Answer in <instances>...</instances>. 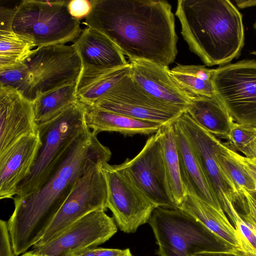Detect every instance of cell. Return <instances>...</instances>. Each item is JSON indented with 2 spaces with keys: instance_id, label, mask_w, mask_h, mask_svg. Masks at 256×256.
Returning <instances> with one entry per match:
<instances>
[{
  "instance_id": "11",
  "label": "cell",
  "mask_w": 256,
  "mask_h": 256,
  "mask_svg": "<svg viewBox=\"0 0 256 256\" xmlns=\"http://www.w3.org/2000/svg\"><path fill=\"white\" fill-rule=\"evenodd\" d=\"M92 106L164 125L173 123L186 112L152 96L133 80L130 74Z\"/></svg>"
},
{
  "instance_id": "6",
  "label": "cell",
  "mask_w": 256,
  "mask_h": 256,
  "mask_svg": "<svg viewBox=\"0 0 256 256\" xmlns=\"http://www.w3.org/2000/svg\"><path fill=\"white\" fill-rule=\"evenodd\" d=\"M68 1L22 0L11 8L10 29L36 48L74 42L82 29L70 14Z\"/></svg>"
},
{
  "instance_id": "28",
  "label": "cell",
  "mask_w": 256,
  "mask_h": 256,
  "mask_svg": "<svg viewBox=\"0 0 256 256\" xmlns=\"http://www.w3.org/2000/svg\"><path fill=\"white\" fill-rule=\"evenodd\" d=\"M34 44L12 30L0 31V68L24 62Z\"/></svg>"
},
{
  "instance_id": "31",
  "label": "cell",
  "mask_w": 256,
  "mask_h": 256,
  "mask_svg": "<svg viewBox=\"0 0 256 256\" xmlns=\"http://www.w3.org/2000/svg\"><path fill=\"white\" fill-rule=\"evenodd\" d=\"M234 206L240 216L256 230V200L246 190L238 194Z\"/></svg>"
},
{
  "instance_id": "37",
  "label": "cell",
  "mask_w": 256,
  "mask_h": 256,
  "mask_svg": "<svg viewBox=\"0 0 256 256\" xmlns=\"http://www.w3.org/2000/svg\"><path fill=\"white\" fill-rule=\"evenodd\" d=\"M235 2L240 8L256 6V0H236Z\"/></svg>"
},
{
  "instance_id": "13",
  "label": "cell",
  "mask_w": 256,
  "mask_h": 256,
  "mask_svg": "<svg viewBox=\"0 0 256 256\" xmlns=\"http://www.w3.org/2000/svg\"><path fill=\"white\" fill-rule=\"evenodd\" d=\"M176 123L185 134L204 175L224 213L234 207L236 188L220 168L216 157L220 140L200 126L188 114L183 112Z\"/></svg>"
},
{
  "instance_id": "19",
  "label": "cell",
  "mask_w": 256,
  "mask_h": 256,
  "mask_svg": "<svg viewBox=\"0 0 256 256\" xmlns=\"http://www.w3.org/2000/svg\"><path fill=\"white\" fill-rule=\"evenodd\" d=\"M173 124L181 178L187 194L202 200L218 210H223L208 184L188 139L175 121Z\"/></svg>"
},
{
  "instance_id": "24",
  "label": "cell",
  "mask_w": 256,
  "mask_h": 256,
  "mask_svg": "<svg viewBox=\"0 0 256 256\" xmlns=\"http://www.w3.org/2000/svg\"><path fill=\"white\" fill-rule=\"evenodd\" d=\"M173 123L164 125L160 129V142L170 196L178 208L188 194L181 178Z\"/></svg>"
},
{
  "instance_id": "33",
  "label": "cell",
  "mask_w": 256,
  "mask_h": 256,
  "mask_svg": "<svg viewBox=\"0 0 256 256\" xmlns=\"http://www.w3.org/2000/svg\"><path fill=\"white\" fill-rule=\"evenodd\" d=\"M0 256H16L8 228V222L0 220Z\"/></svg>"
},
{
  "instance_id": "39",
  "label": "cell",
  "mask_w": 256,
  "mask_h": 256,
  "mask_svg": "<svg viewBox=\"0 0 256 256\" xmlns=\"http://www.w3.org/2000/svg\"><path fill=\"white\" fill-rule=\"evenodd\" d=\"M248 192L256 200V190L254 191V192Z\"/></svg>"
},
{
  "instance_id": "30",
  "label": "cell",
  "mask_w": 256,
  "mask_h": 256,
  "mask_svg": "<svg viewBox=\"0 0 256 256\" xmlns=\"http://www.w3.org/2000/svg\"><path fill=\"white\" fill-rule=\"evenodd\" d=\"M0 86L14 89L30 100L29 74L23 62L0 68Z\"/></svg>"
},
{
  "instance_id": "36",
  "label": "cell",
  "mask_w": 256,
  "mask_h": 256,
  "mask_svg": "<svg viewBox=\"0 0 256 256\" xmlns=\"http://www.w3.org/2000/svg\"><path fill=\"white\" fill-rule=\"evenodd\" d=\"M232 152L234 156L244 165L248 172L252 176L256 185V158L249 159L233 150H232Z\"/></svg>"
},
{
  "instance_id": "35",
  "label": "cell",
  "mask_w": 256,
  "mask_h": 256,
  "mask_svg": "<svg viewBox=\"0 0 256 256\" xmlns=\"http://www.w3.org/2000/svg\"><path fill=\"white\" fill-rule=\"evenodd\" d=\"M192 256H256V253L245 248H235L226 251L200 252Z\"/></svg>"
},
{
  "instance_id": "27",
  "label": "cell",
  "mask_w": 256,
  "mask_h": 256,
  "mask_svg": "<svg viewBox=\"0 0 256 256\" xmlns=\"http://www.w3.org/2000/svg\"><path fill=\"white\" fill-rule=\"evenodd\" d=\"M216 157L224 172L232 180L238 192L244 190L248 192L256 190V185L242 163L232 154V150L220 141Z\"/></svg>"
},
{
  "instance_id": "15",
  "label": "cell",
  "mask_w": 256,
  "mask_h": 256,
  "mask_svg": "<svg viewBox=\"0 0 256 256\" xmlns=\"http://www.w3.org/2000/svg\"><path fill=\"white\" fill-rule=\"evenodd\" d=\"M38 132L32 102L18 90L0 86V155Z\"/></svg>"
},
{
  "instance_id": "40",
  "label": "cell",
  "mask_w": 256,
  "mask_h": 256,
  "mask_svg": "<svg viewBox=\"0 0 256 256\" xmlns=\"http://www.w3.org/2000/svg\"><path fill=\"white\" fill-rule=\"evenodd\" d=\"M132 256L131 252H130V251L129 252H128L127 254H124V255H122V256Z\"/></svg>"
},
{
  "instance_id": "3",
  "label": "cell",
  "mask_w": 256,
  "mask_h": 256,
  "mask_svg": "<svg viewBox=\"0 0 256 256\" xmlns=\"http://www.w3.org/2000/svg\"><path fill=\"white\" fill-rule=\"evenodd\" d=\"M176 16L190 50L207 66L224 65L244 45L242 14L228 0H178Z\"/></svg>"
},
{
  "instance_id": "14",
  "label": "cell",
  "mask_w": 256,
  "mask_h": 256,
  "mask_svg": "<svg viewBox=\"0 0 256 256\" xmlns=\"http://www.w3.org/2000/svg\"><path fill=\"white\" fill-rule=\"evenodd\" d=\"M118 166L156 207L178 208L170 198L168 188L160 130L148 139L136 156Z\"/></svg>"
},
{
  "instance_id": "38",
  "label": "cell",
  "mask_w": 256,
  "mask_h": 256,
  "mask_svg": "<svg viewBox=\"0 0 256 256\" xmlns=\"http://www.w3.org/2000/svg\"><path fill=\"white\" fill-rule=\"evenodd\" d=\"M21 256H36L32 254H30L28 251L26 252L25 253L22 254Z\"/></svg>"
},
{
  "instance_id": "10",
  "label": "cell",
  "mask_w": 256,
  "mask_h": 256,
  "mask_svg": "<svg viewBox=\"0 0 256 256\" xmlns=\"http://www.w3.org/2000/svg\"><path fill=\"white\" fill-rule=\"evenodd\" d=\"M102 164L94 166L76 182L42 237L34 246L48 242L94 211L106 210L107 188Z\"/></svg>"
},
{
  "instance_id": "26",
  "label": "cell",
  "mask_w": 256,
  "mask_h": 256,
  "mask_svg": "<svg viewBox=\"0 0 256 256\" xmlns=\"http://www.w3.org/2000/svg\"><path fill=\"white\" fill-rule=\"evenodd\" d=\"M76 86H63L41 94L32 102L37 126L51 120L78 101Z\"/></svg>"
},
{
  "instance_id": "12",
  "label": "cell",
  "mask_w": 256,
  "mask_h": 256,
  "mask_svg": "<svg viewBox=\"0 0 256 256\" xmlns=\"http://www.w3.org/2000/svg\"><path fill=\"white\" fill-rule=\"evenodd\" d=\"M116 232L114 218L105 210H96L74 222L51 240L34 246L28 252L40 256H73L105 242Z\"/></svg>"
},
{
  "instance_id": "9",
  "label": "cell",
  "mask_w": 256,
  "mask_h": 256,
  "mask_svg": "<svg viewBox=\"0 0 256 256\" xmlns=\"http://www.w3.org/2000/svg\"><path fill=\"white\" fill-rule=\"evenodd\" d=\"M102 168L106 183L107 208L122 231L135 232L140 226L148 222L156 206L118 165L106 162Z\"/></svg>"
},
{
  "instance_id": "25",
  "label": "cell",
  "mask_w": 256,
  "mask_h": 256,
  "mask_svg": "<svg viewBox=\"0 0 256 256\" xmlns=\"http://www.w3.org/2000/svg\"><path fill=\"white\" fill-rule=\"evenodd\" d=\"M215 69L202 65L178 64L170 73L176 82L192 98L214 96L212 80Z\"/></svg>"
},
{
  "instance_id": "18",
  "label": "cell",
  "mask_w": 256,
  "mask_h": 256,
  "mask_svg": "<svg viewBox=\"0 0 256 256\" xmlns=\"http://www.w3.org/2000/svg\"><path fill=\"white\" fill-rule=\"evenodd\" d=\"M80 58L82 71L114 69L129 64L118 47L105 34L86 26L73 42Z\"/></svg>"
},
{
  "instance_id": "2",
  "label": "cell",
  "mask_w": 256,
  "mask_h": 256,
  "mask_svg": "<svg viewBox=\"0 0 256 256\" xmlns=\"http://www.w3.org/2000/svg\"><path fill=\"white\" fill-rule=\"evenodd\" d=\"M111 156L110 149L88 129L42 185L13 198L14 208L7 222L16 256L28 252L40 240L76 182L94 166L108 162Z\"/></svg>"
},
{
  "instance_id": "7",
  "label": "cell",
  "mask_w": 256,
  "mask_h": 256,
  "mask_svg": "<svg viewBox=\"0 0 256 256\" xmlns=\"http://www.w3.org/2000/svg\"><path fill=\"white\" fill-rule=\"evenodd\" d=\"M212 83L214 96L234 122L256 128V60L220 66Z\"/></svg>"
},
{
  "instance_id": "17",
  "label": "cell",
  "mask_w": 256,
  "mask_h": 256,
  "mask_svg": "<svg viewBox=\"0 0 256 256\" xmlns=\"http://www.w3.org/2000/svg\"><path fill=\"white\" fill-rule=\"evenodd\" d=\"M42 142L39 132L26 136L0 155V199L14 198L30 174Z\"/></svg>"
},
{
  "instance_id": "5",
  "label": "cell",
  "mask_w": 256,
  "mask_h": 256,
  "mask_svg": "<svg viewBox=\"0 0 256 256\" xmlns=\"http://www.w3.org/2000/svg\"><path fill=\"white\" fill-rule=\"evenodd\" d=\"M148 223L156 239L159 256H192L200 252L236 248L178 208L156 207Z\"/></svg>"
},
{
  "instance_id": "16",
  "label": "cell",
  "mask_w": 256,
  "mask_h": 256,
  "mask_svg": "<svg viewBox=\"0 0 256 256\" xmlns=\"http://www.w3.org/2000/svg\"><path fill=\"white\" fill-rule=\"evenodd\" d=\"M130 64V76L146 92L164 103L186 111L193 98L171 76L168 66L144 60Z\"/></svg>"
},
{
  "instance_id": "1",
  "label": "cell",
  "mask_w": 256,
  "mask_h": 256,
  "mask_svg": "<svg viewBox=\"0 0 256 256\" xmlns=\"http://www.w3.org/2000/svg\"><path fill=\"white\" fill-rule=\"evenodd\" d=\"M91 1L84 24L108 36L130 62L144 60L168 66L174 61L178 38L167 1Z\"/></svg>"
},
{
  "instance_id": "41",
  "label": "cell",
  "mask_w": 256,
  "mask_h": 256,
  "mask_svg": "<svg viewBox=\"0 0 256 256\" xmlns=\"http://www.w3.org/2000/svg\"><path fill=\"white\" fill-rule=\"evenodd\" d=\"M254 29L256 30V22L254 24Z\"/></svg>"
},
{
  "instance_id": "34",
  "label": "cell",
  "mask_w": 256,
  "mask_h": 256,
  "mask_svg": "<svg viewBox=\"0 0 256 256\" xmlns=\"http://www.w3.org/2000/svg\"><path fill=\"white\" fill-rule=\"evenodd\" d=\"M130 251L129 248L120 250L92 248L81 251L73 256H121Z\"/></svg>"
},
{
  "instance_id": "29",
  "label": "cell",
  "mask_w": 256,
  "mask_h": 256,
  "mask_svg": "<svg viewBox=\"0 0 256 256\" xmlns=\"http://www.w3.org/2000/svg\"><path fill=\"white\" fill-rule=\"evenodd\" d=\"M224 144L234 151L242 153L246 158H256V128L234 122Z\"/></svg>"
},
{
  "instance_id": "32",
  "label": "cell",
  "mask_w": 256,
  "mask_h": 256,
  "mask_svg": "<svg viewBox=\"0 0 256 256\" xmlns=\"http://www.w3.org/2000/svg\"><path fill=\"white\" fill-rule=\"evenodd\" d=\"M92 5L91 0H72L68 4V9L72 17L77 20L85 18L90 14Z\"/></svg>"
},
{
  "instance_id": "23",
  "label": "cell",
  "mask_w": 256,
  "mask_h": 256,
  "mask_svg": "<svg viewBox=\"0 0 256 256\" xmlns=\"http://www.w3.org/2000/svg\"><path fill=\"white\" fill-rule=\"evenodd\" d=\"M130 72V62L108 70L82 71L76 86L78 100L84 105H92Z\"/></svg>"
},
{
  "instance_id": "21",
  "label": "cell",
  "mask_w": 256,
  "mask_h": 256,
  "mask_svg": "<svg viewBox=\"0 0 256 256\" xmlns=\"http://www.w3.org/2000/svg\"><path fill=\"white\" fill-rule=\"evenodd\" d=\"M178 208L191 215L232 246L253 251L244 244L223 210H218L202 200L189 194H187Z\"/></svg>"
},
{
  "instance_id": "22",
  "label": "cell",
  "mask_w": 256,
  "mask_h": 256,
  "mask_svg": "<svg viewBox=\"0 0 256 256\" xmlns=\"http://www.w3.org/2000/svg\"><path fill=\"white\" fill-rule=\"evenodd\" d=\"M186 112L209 133L216 137L228 139L234 122L215 96L193 98Z\"/></svg>"
},
{
  "instance_id": "8",
  "label": "cell",
  "mask_w": 256,
  "mask_h": 256,
  "mask_svg": "<svg viewBox=\"0 0 256 256\" xmlns=\"http://www.w3.org/2000/svg\"><path fill=\"white\" fill-rule=\"evenodd\" d=\"M23 62L28 72L32 102L46 92L76 84L82 70L80 58L72 44L36 48Z\"/></svg>"
},
{
  "instance_id": "20",
  "label": "cell",
  "mask_w": 256,
  "mask_h": 256,
  "mask_svg": "<svg viewBox=\"0 0 256 256\" xmlns=\"http://www.w3.org/2000/svg\"><path fill=\"white\" fill-rule=\"evenodd\" d=\"M84 106L86 125L96 135L102 132H118L129 136L149 134L157 132L164 126L160 123L136 119L96 106Z\"/></svg>"
},
{
  "instance_id": "4",
  "label": "cell",
  "mask_w": 256,
  "mask_h": 256,
  "mask_svg": "<svg viewBox=\"0 0 256 256\" xmlns=\"http://www.w3.org/2000/svg\"><path fill=\"white\" fill-rule=\"evenodd\" d=\"M85 113L84 105L78 100L54 118L38 126L42 146L30 174L18 186L16 196L34 192L53 174L76 141L89 129Z\"/></svg>"
}]
</instances>
